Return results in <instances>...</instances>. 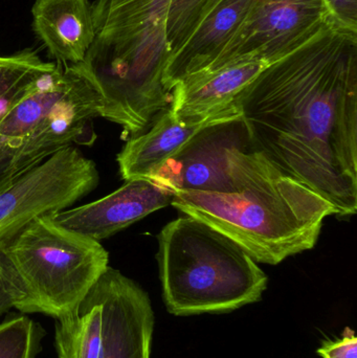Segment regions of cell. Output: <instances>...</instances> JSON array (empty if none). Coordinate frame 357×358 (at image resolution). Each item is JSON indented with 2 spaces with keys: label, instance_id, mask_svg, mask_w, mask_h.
Listing matches in <instances>:
<instances>
[{
  "label": "cell",
  "instance_id": "5bb4252c",
  "mask_svg": "<svg viewBox=\"0 0 357 358\" xmlns=\"http://www.w3.org/2000/svg\"><path fill=\"white\" fill-rule=\"evenodd\" d=\"M31 14L34 31L54 63L83 62L94 40L89 0H35Z\"/></svg>",
  "mask_w": 357,
  "mask_h": 358
},
{
  "label": "cell",
  "instance_id": "8fae6325",
  "mask_svg": "<svg viewBox=\"0 0 357 358\" xmlns=\"http://www.w3.org/2000/svg\"><path fill=\"white\" fill-rule=\"evenodd\" d=\"M173 192L151 178H133L96 201L50 215L61 227L101 242L171 204Z\"/></svg>",
  "mask_w": 357,
  "mask_h": 358
},
{
  "label": "cell",
  "instance_id": "277c9868",
  "mask_svg": "<svg viewBox=\"0 0 357 358\" xmlns=\"http://www.w3.org/2000/svg\"><path fill=\"white\" fill-rule=\"evenodd\" d=\"M157 239L161 296L170 315H222L261 301L266 273L207 223L184 215L166 224Z\"/></svg>",
  "mask_w": 357,
  "mask_h": 358
},
{
  "label": "cell",
  "instance_id": "7c38bea8",
  "mask_svg": "<svg viewBox=\"0 0 357 358\" xmlns=\"http://www.w3.org/2000/svg\"><path fill=\"white\" fill-rule=\"evenodd\" d=\"M254 2L220 0L170 57L163 76L166 87L172 92L186 78L207 71L240 29Z\"/></svg>",
  "mask_w": 357,
  "mask_h": 358
},
{
  "label": "cell",
  "instance_id": "52a82bcc",
  "mask_svg": "<svg viewBox=\"0 0 357 358\" xmlns=\"http://www.w3.org/2000/svg\"><path fill=\"white\" fill-rule=\"evenodd\" d=\"M98 182L96 164L73 146L19 176L0 193V252L34 219L66 210Z\"/></svg>",
  "mask_w": 357,
  "mask_h": 358
},
{
  "label": "cell",
  "instance_id": "2e32d148",
  "mask_svg": "<svg viewBox=\"0 0 357 358\" xmlns=\"http://www.w3.org/2000/svg\"><path fill=\"white\" fill-rule=\"evenodd\" d=\"M56 320L59 358H101L102 306L92 290L77 309Z\"/></svg>",
  "mask_w": 357,
  "mask_h": 358
},
{
  "label": "cell",
  "instance_id": "8992f818",
  "mask_svg": "<svg viewBox=\"0 0 357 358\" xmlns=\"http://www.w3.org/2000/svg\"><path fill=\"white\" fill-rule=\"evenodd\" d=\"M1 252L24 288L27 313L54 319L77 309L109 266L101 242L61 227L50 215L34 219Z\"/></svg>",
  "mask_w": 357,
  "mask_h": 358
},
{
  "label": "cell",
  "instance_id": "ffe728a7",
  "mask_svg": "<svg viewBox=\"0 0 357 358\" xmlns=\"http://www.w3.org/2000/svg\"><path fill=\"white\" fill-rule=\"evenodd\" d=\"M10 309L27 313V296L16 271L0 252V315Z\"/></svg>",
  "mask_w": 357,
  "mask_h": 358
},
{
  "label": "cell",
  "instance_id": "5b68a950",
  "mask_svg": "<svg viewBox=\"0 0 357 358\" xmlns=\"http://www.w3.org/2000/svg\"><path fill=\"white\" fill-rule=\"evenodd\" d=\"M96 117L108 120V107L84 63H56L0 121V143L24 159L43 162L73 144L90 146Z\"/></svg>",
  "mask_w": 357,
  "mask_h": 358
},
{
  "label": "cell",
  "instance_id": "ac0fdd59",
  "mask_svg": "<svg viewBox=\"0 0 357 358\" xmlns=\"http://www.w3.org/2000/svg\"><path fill=\"white\" fill-rule=\"evenodd\" d=\"M42 331L29 317L19 315L0 323V358H35Z\"/></svg>",
  "mask_w": 357,
  "mask_h": 358
},
{
  "label": "cell",
  "instance_id": "3957f363",
  "mask_svg": "<svg viewBox=\"0 0 357 358\" xmlns=\"http://www.w3.org/2000/svg\"><path fill=\"white\" fill-rule=\"evenodd\" d=\"M171 0H96L94 40L83 63L108 107V121L142 134L172 102L163 81L171 56Z\"/></svg>",
  "mask_w": 357,
  "mask_h": 358
},
{
  "label": "cell",
  "instance_id": "4fadbf2b",
  "mask_svg": "<svg viewBox=\"0 0 357 358\" xmlns=\"http://www.w3.org/2000/svg\"><path fill=\"white\" fill-rule=\"evenodd\" d=\"M236 107L235 103L215 115L195 119H180L171 109H166L155 119L149 130L130 138L117 155L122 178L125 180L150 178L199 130L228 115Z\"/></svg>",
  "mask_w": 357,
  "mask_h": 358
},
{
  "label": "cell",
  "instance_id": "7402d4cb",
  "mask_svg": "<svg viewBox=\"0 0 357 358\" xmlns=\"http://www.w3.org/2000/svg\"><path fill=\"white\" fill-rule=\"evenodd\" d=\"M331 24L357 33V0H324Z\"/></svg>",
  "mask_w": 357,
  "mask_h": 358
},
{
  "label": "cell",
  "instance_id": "7a4b0ae2",
  "mask_svg": "<svg viewBox=\"0 0 357 358\" xmlns=\"http://www.w3.org/2000/svg\"><path fill=\"white\" fill-rule=\"evenodd\" d=\"M235 192L177 191L171 204L234 240L257 263L277 265L316 246L335 208L258 151L228 155Z\"/></svg>",
  "mask_w": 357,
  "mask_h": 358
},
{
  "label": "cell",
  "instance_id": "9a60e30c",
  "mask_svg": "<svg viewBox=\"0 0 357 358\" xmlns=\"http://www.w3.org/2000/svg\"><path fill=\"white\" fill-rule=\"evenodd\" d=\"M260 60L228 65L182 80L172 90L169 108L180 119L215 115L235 104L241 92L268 66Z\"/></svg>",
  "mask_w": 357,
  "mask_h": 358
},
{
  "label": "cell",
  "instance_id": "44dd1931",
  "mask_svg": "<svg viewBox=\"0 0 357 358\" xmlns=\"http://www.w3.org/2000/svg\"><path fill=\"white\" fill-rule=\"evenodd\" d=\"M38 164L40 163L17 155L0 143V193Z\"/></svg>",
  "mask_w": 357,
  "mask_h": 358
},
{
  "label": "cell",
  "instance_id": "9c48e42d",
  "mask_svg": "<svg viewBox=\"0 0 357 358\" xmlns=\"http://www.w3.org/2000/svg\"><path fill=\"white\" fill-rule=\"evenodd\" d=\"M249 152L251 140L238 106L199 130L151 179L170 191L235 192L228 155Z\"/></svg>",
  "mask_w": 357,
  "mask_h": 358
},
{
  "label": "cell",
  "instance_id": "e0dca14e",
  "mask_svg": "<svg viewBox=\"0 0 357 358\" xmlns=\"http://www.w3.org/2000/svg\"><path fill=\"white\" fill-rule=\"evenodd\" d=\"M56 63L41 60L31 48L0 56V121L35 87L44 73Z\"/></svg>",
  "mask_w": 357,
  "mask_h": 358
},
{
  "label": "cell",
  "instance_id": "603a6c76",
  "mask_svg": "<svg viewBox=\"0 0 357 358\" xmlns=\"http://www.w3.org/2000/svg\"><path fill=\"white\" fill-rule=\"evenodd\" d=\"M316 352L322 358H357L356 332L346 328L342 338L325 341Z\"/></svg>",
  "mask_w": 357,
  "mask_h": 358
},
{
  "label": "cell",
  "instance_id": "d6986e66",
  "mask_svg": "<svg viewBox=\"0 0 357 358\" xmlns=\"http://www.w3.org/2000/svg\"><path fill=\"white\" fill-rule=\"evenodd\" d=\"M219 1L171 0L167 20V40L171 56L182 48L199 22Z\"/></svg>",
  "mask_w": 357,
  "mask_h": 358
},
{
  "label": "cell",
  "instance_id": "30bf717a",
  "mask_svg": "<svg viewBox=\"0 0 357 358\" xmlns=\"http://www.w3.org/2000/svg\"><path fill=\"white\" fill-rule=\"evenodd\" d=\"M92 290L102 306L101 358H151L155 315L146 290L110 266Z\"/></svg>",
  "mask_w": 357,
  "mask_h": 358
},
{
  "label": "cell",
  "instance_id": "6da1fadb",
  "mask_svg": "<svg viewBox=\"0 0 357 358\" xmlns=\"http://www.w3.org/2000/svg\"><path fill=\"white\" fill-rule=\"evenodd\" d=\"M252 149L330 202L357 212V33L329 23L268 64L235 100Z\"/></svg>",
  "mask_w": 357,
  "mask_h": 358
},
{
  "label": "cell",
  "instance_id": "ba28073f",
  "mask_svg": "<svg viewBox=\"0 0 357 358\" xmlns=\"http://www.w3.org/2000/svg\"><path fill=\"white\" fill-rule=\"evenodd\" d=\"M329 23L324 0H255L240 29L203 73L245 61L270 64L309 41Z\"/></svg>",
  "mask_w": 357,
  "mask_h": 358
}]
</instances>
